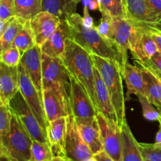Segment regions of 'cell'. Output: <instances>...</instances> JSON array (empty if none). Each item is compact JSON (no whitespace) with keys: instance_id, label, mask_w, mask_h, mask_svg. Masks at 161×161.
<instances>
[{"instance_id":"obj_15","label":"cell","mask_w":161,"mask_h":161,"mask_svg":"<svg viewBox=\"0 0 161 161\" xmlns=\"http://www.w3.org/2000/svg\"><path fill=\"white\" fill-rule=\"evenodd\" d=\"M72 39L70 25L67 19H61L51 36L41 47L42 53L53 58H61L65 49L66 40Z\"/></svg>"},{"instance_id":"obj_51","label":"cell","mask_w":161,"mask_h":161,"mask_svg":"<svg viewBox=\"0 0 161 161\" xmlns=\"http://www.w3.org/2000/svg\"><path fill=\"white\" fill-rule=\"evenodd\" d=\"M74 1L75 2V3H76V4H78L79 3H80V2H81V0H74Z\"/></svg>"},{"instance_id":"obj_29","label":"cell","mask_w":161,"mask_h":161,"mask_svg":"<svg viewBox=\"0 0 161 161\" xmlns=\"http://www.w3.org/2000/svg\"><path fill=\"white\" fill-rule=\"evenodd\" d=\"M36 44L34 34L30 25V20H28L23 28L17 34L13 45L20 50L22 55L25 51L34 47Z\"/></svg>"},{"instance_id":"obj_10","label":"cell","mask_w":161,"mask_h":161,"mask_svg":"<svg viewBox=\"0 0 161 161\" xmlns=\"http://www.w3.org/2000/svg\"><path fill=\"white\" fill-rule=\"evenodd\" d=\"M43 108L47 122L72 115L69 94L62 88L50 87L42 92Z\"/></svg>"},{"instance_id":"obj_52","label":"cell","mask_w":161,"mask_h":161,"mask_svg":"<svg viewBox=\"0 0 161 161\" xmlns=\"http://www.w3.org/2000/svg\"><path fill=\"white\" fill-rule=\"evenodd\" d=\"M145 161H149V160H145Z\"/></svg>"},{"instance_id":"obj_32","label":"cell","mask_w":161,"mask_h":161,"mask_svg":"<svg viewBox=\"0 0 161 161\" xmlns=\"http://www.w3.org/2000/svg\"><path fill=\"white\" fill-rule=\"evenodd\" d=\"M12 118L10 108L9 105L4 103L0 99V139L9 130Z\"/></svg>"},{"instance_id":"obj_45","label":"cell","mask_w":161,"mask_h":161,"mask_svg":"<svg viewBox=\"0 0 161 161\" xmlns=\"http://www.w3.org/2000/svg\"><path fill=\"white\" fill-rule=\"evenodd\" d=\"M0 161H11L6 157V154L3 152V150L1 149H0Z\"/></svg>"},{"instance_id":"obj_21","label":"cell","mask_w":161,"mask_h":161,"mask_svg":"<svg viewBox=\"0 0 161 161\" xmlns=\"http://www.w3.org/2000/svg\"><path fill=\"white\" fill-rule=\"evenodd\" d=\"M122 76L127 84V93L126 100H130L131 94H142L146 96L142 72L138 66H134L127 62L121 71Z\"/></svg>"},{"instance_id":"obj_50","label":"cell","mask_w":161,"mask_h":161,"mask_svg":"<svg viewBox=\"0 0 161 161\" xmlns=\"http://www.w3.org/2000/svg\"><path fill=\"white\" fill-rule=\"evenodd\" d=\"M157 109L159 110V112H160V115H161V106L157 107Z\"/></svg>"},{"instance_id":"obj_44","label":"cell","mask_w":161,"mask_h":161,"mask_svg":"<svg viewBox=\"0 0 161 161\" xmlns=\"http://www.w3.org/2000/svg\"><path fill=\"white\" fill-rule=\"evenodd\" d=\"M88 9H91V10H97V9H99V3L97 2V0H93L91 5L88 6Z\"/></svg>"},{"instance_id":"obj_11","label":"cell","mask_w":161,"mask_h":161,"mask_svg":"<svg viewBox=\"0 0 161 161\" xmlns=\"http://www.w3.org/2000/svg\"><path fill=\"white\" fill-rule=\"evenodd\" d=\"M102 135L104 151L115 161L122 160L121 128L117 123L108 120L101 113L96 114Z\"/></svg>"},{"instance_id":"obj_8","label":"cell","mask_w":161,"mask_h":161,"mask_svg":"<svg viewBox=\"0 0 161 161\" xmlns=\"http://www.w3.org/2000/svg\"><path fill=\"white\" fill-rule=\"evenodd\" d=\"M18 72L19 91L23 95L24 98L32 111L39 124H40L44 131L47 133L48 122L44 111L43 101L41 98L37 89L33 84L30 77L28 76L25 68L20 64H19L18 65Z\"/></svg>"},{"instance_id":"obj_36","label":"cell","mask_w":161,"mask_h":161,"mask_svg":"<svg viewBox=\"0 0 161 161\" xmlns=\"http://www.w3.org/2000/svg\"><path fill=\"white\" fill-rule=\"evenodd\" d=\"M112 22H113V18L108 16L102 15L99 25L96 26V29L102 37L113 42L112 40V28H113Z\"/></svg>"},{"instance_id":"obj_26","label":"cell","mask_w":161,"mask_h":161,"mask_svg":"<svg viewBox=\"0 0 161 161\" xmlns=\"http://www.w3.org/2000/svg\"><path fill=\"white\" fill-rule=\"evenodd\" d=\"M77 4L74 0H42V11L50 13L60 19H66L73 14Z\"/></svg>"},{"instance_id":"obj_34","label":"cell","mask_w":161,"mask_h":161,"mask_svg":"<svg viewBox=\"0 0 161 161\" xmlns=\"http://www.w3.org/2000/svg\"><path fill=\"white\" fill-rule=\"evenodd\" d=\"M139 148L145 160L149 161H161V148L157 147L154 144L139 143Z\"/></svg>"},{"instance_id":"obj_16","label":"cell","mask_w":161,"mask_h":161,"mask_svg":"<svg viewBox=\"0 0 161 161\" xmlns=\"http://www.w3.org/2000/svg\"><path fill=\"white\" fill-rule=\"evenodd\" d=\"M67 117H60L48 123L47 135L53 157H66L65 138Z\"/></svg>"},{"instance_id":"obj_25","label":"cell","mask_w":161,"mask_h":161,"mask_svg":"<svg viewBox=\"0 0 161 161\" xmlns=\"http://www.w3.org/2000/svg\"><path fill=\"white\" fill-rule=\"evenodd\" d=\"M27 21L28 20L16 16L6 20L5 28L0 37V58L5 50L12 47L17 34L23 28Z\"/></svg>"},{"instance_id":"obj_14","label":"cell","mask_w":161,"mask_h":161,"mask_svg":"<svg viewBox=\"0 0 161 161\" xmlns=\"http://www.w3.org/2000/svg\"><path fill=\"white\" fill-rule=\"evenodd\" d=\"M61 19L50 13L42 11L30 20L36 45L42 47L53 35Z\"/></svg>"},{"instance_id":"obj_5","label":"cell","mask_w":161,"mask_h":161,"mask_svg":"<svg viewBox=\"0 0 161 161\" xmlns=\"http://www.w3.org/2000/svg\"><path fill=\"white\" fill-rule=\"evenodd\" d=\"M42 90L62 88L70 93L71 75L61 58H53L42 53Z\"/></svg>"},{"instance_id":"obj_9","label":"cell","mask_w":161,"mask_h":161,"mask_svg":"<svg viewBox=\"0 0 161 161\" xmlns=\"http://www.w3.org/2000/svg\"><path fill=\"white\" fill-rule=\"evenodd\" d=\"M112 40L123 56L133 49L140 31V25L126 18H114L112 22Z\"/></svg>"},{"instance_id":"obj_41","label":"cell","mask_w":161,"mask_h":161,"mask_svg":"<svg viewBox=\"0 0 161 161\" xmlns=\"http://www.w3.org/2000/svg\"><path fill=\"white\" fill-rule=\"evenodd\" d=\"M94 157H95V159L97 161H115L105 151H102V152L95 154V155H94Z\"/></svg>"},{"instance_id":"obj_6","label":"cell","mask_w":161,"mask_h":161,"mask_svg":"<svg viewBox=\"0 0 161 161\" xmlns=\"http://www.w3.org/2000/svg\"><path fill=\"white\" fill-rule=\"evenodd\" d=\"M11 112L17 116L19 120L32 140L48 143L47 133L39 124L32 111L27 104L19 91L9 102Z\"/></svg>"},{"instance_id":"obj_47","label":"cell","mask_w":161,"mask_h":161,"mask_svg":"<svg viewBox=\"0 0 161 161\" xmlns=\"http://www.w3.org/2000/svg\"><path fill=\"white\" fill-rule=\"evenodd\" d=\"M6 23V21H4V20H3L0 19V37H1V35H2V33H3V29H4Z\"/></svg>"},{"instance_id":"obj_27","label":"cell","mask_w":161,"mask_h":161,"mask_svg":"<svg viewBox=\"0 0 161 161\" xmlns=\"http://www.w3.org/2000/svg\"><path fill=\"white\" fill-rule=\"evenodd\" d=\"M16 17L31 20L42 11V0H14Z\"/></svg>"},{"instance_id":"obj_35","label":"cell","mask_w":161,"mask_h":161,"mask_svg":"<svg viewBox=\"0 0 161 161\" xmlns=\"http://www.w3.org/2000/svg\"><path fill=\"white\" fill-rule=\"evenodd\" d=\"M135 64H138L146 68L149 71L155 74L157 77L161 79V53L157 52L155 55L143 63H138L135 61Z\"/></svg>"},{"instance_id":"obj_43","label":"cell","mask_w":161,"mask_h":161,"mask_svg":"<svg viewBox=\"0 0 161 161\" xmlns=\"http://www.w3.org/2000/svg\"><path fill=\"white\" fill-rule=\"evenodd\" d=\"M146 26L149 27V28H153V29L158 30V31H161V20H159L158 22L157 23H153V24H148V25H144Z\"/></svg>"},{"instance_id":"obj_20","label":"cell","mask_w":161,"mask_h":161,"mask_svg":"<svg viewBox=\"0 0 161 161\" xmlns=\"http://www.w3.org/2000/svg\"><path fill=\"white\" fill-rule=\"evenodd\" d=\"M80 135L93 155L104 151L100 127L97 118L87 122L77 124Z\"/></svg>"},{"instance_id":"obj_40","label":"cell","mask_w":161,"mask_h":161,"mask_svg":"<svg viewBox=\"0 0 161 161\" xmlns=\"http://www.w3.org/2000/svg\"><path fill=\"white\" fill-rule=\"evenodd\" d=\"M83 25L86 28H93L94 26V20L89 14L88 7H83V16L82 17Z\"/></svg>"},{"instance_id":"obj_4","label":"cell","mask_w":161,"mask_h":161,"mask_svg":"<svg viewBox=\"0 0 161 161\" xmlns=\"http://www.w3.org/2000/svg\"><path fill=\"white\" fill-rule=\"evenodd\" d=\"M10 127L0 139V149L11 161H31L32 139L14 113Z\"/></svg>"},{"instance_id":"obj_38","label":"cell","mask_w":161,"mask_h":161,"mask_svg":"<svg viewBox=\"0 0 161 161\" xmlns=\"http://www.w3.org/2000/svg\"><path fill=\"white\" fill-rule=\"evenodd\" d=\"M156 23L161 20V0H146Z\"/></svg>"},{"instance_id":"obj_49","label":"cell","mask_w":161,"mask_h":161,"mask_svg":"<svg viewBox=\"0 0 161 161\" xmlns=\"http://www.w3.org/2000/svg\"><path fill=\"white\" fill-rule=\"evenodd\" d=\"M83 161H97V160H96V159H95V157H94V156H93V157H90V158L86 159V160H83Z\"/></svg>"},{"instance_id":"obj_37","label":"cell","mask_w":161,"mask_h":161,"mask_svg":"<svg viewBox=\"0 0 161 161\" xmlns=\"http://www.w3.org/2000/svg\"><path fill=\"white\" fill-rule=\"evenodd\" d=\"M14 16V0H0V19L6 21Z\"/></svg>"},{"instance_id":"obj_18","label":"cell","mask_w":161,"mask_h":161,"mask_svg":"<svg viewBox=\"0 0 161 161\" xmlns=\"http://www.w3.org/2000/svg\"><path fill=\"white\" fill-rule=\"evenodd\" d=\"M94 89L97 102V108L99 113H102L108 120L117 123L118 119L116 111L114 109L111 97H110L106 86L100 75V72L94 66Z\"/></svg>"},{"instance_id":"obj_42","label":"cell","mask_w":161,"mask_h":161,"mask_svg":"<svg viewBox=\"0 0 161 161\" xmlns=\"http://www.w3.org/2000/svg\"><path fill=\"white\" fill-rule=\"evenodd\" d=\"M154 146H157V147L161 148V124H160V128H159L158 132H157V135H156Z\"/></svg>"},{"instance_id":"obj_13","label":"cell","mask_w":161,"mask_h":161,"mask_svg":"<svg viewBox=\"0 0 161 161\" xmlns=\"http://www.w3.org/2000/svg\"><path fill=\"white\" fill-rule=\"evenodd\" d=\"M20 64L25 68L42 99V50L41 47L35 45L21 55Z\"/></svg>"},{"instance_id":"obj_17","label":"cell","mask_w":161,"mask_h":161,"mask_svg":"<svg viewBox=\"0 0 161 161\" xmlns=\"http://www.w3.org/2000/svg\"><path fill=\"white\" fill-rule=\"evenodd\" d=\"M18 91V66H8L0 61V99L9 105Z\"/></svg>"},{"instance_id":"obj_39","label":"cell","mask_w":161,"mask_h":161,"mask_svg":"<svg viewBox=\"0 0 161 161\" xmlns=\"http://www.w3.org/2000/svg\"><path fill=\"white\" fill-rule=\"evenodd\" d=\"M140 25H142V24H140ZM142 25L146 28V29L148 30V31H149V32L150 33V35L152 36L153 39H154L156 44H157V48H158V51L161 53V31H158V30L153 29V28H149V27L146 26V25Z\"/></svg>"},{"instance_id":"obj_7","label":"cell","mask_w":161,"mask_h":161,"mask_svg":"<svg viewBox=\"0 0 161 161\" xmlns=\"http://www.w3.org/2000/svg\"><path fill=\"white\" fill-rule=\"evenodd\" d=\"M69 102L72 114L77 124L92 120L96 117V114L99 113L84 87L72 75L71 78Z\"/></svg>"},{"instance_id":"obj_3","label":"cell","mask_w":161,"mask_h":161,"mask_svg":"<svg viewBox=\"0 0 161 161\" xmlns=\"http://www.w3.org/2000/svg\"><path fill=\"white\" fill-rule=\"evenodd\" d=\"M94 66L97 68L108 91L112 103L116 111L118 125L122 127L126 119L125 96L122 82L120 68L114 61L102 58L96 54H91Z\"/></svg>"},{"instance_id":"obj_24","label":"cell","mask_w":161,"mask_h":161,"mask_svg":"<svg viewBox=\"0 0 161 161\" xmlns=\"http://www.w3.org/2000/svg\"><path fill=\"white\" fill-rule=\"evenodd\" d=\"M141 69L147 98L157 107L161 106V80L146 68L136 64Z\"/></svg>"},{"instance_id":"obj_48","label":"cell","mask_w":161,"mask_h":161,"mask_svg":"<svg viewBox=\"0 0 161 161\" xmlns=\"http://www.w3.org/2000/svg\"><path fill=\"white\" fill-rule=\"evenodd\" d=\"M93 0H81V3L83 4V7H88V6L91 5V3H92Z\"/></svg>"},{"instance_id":"obj_33","label":"cell","mask_w":161,"mask_h":161,"mask_svg":"<svg viewBox=\"0 0 161 161\" xmlns=\"http://www.w3.org/2000/svg\"><path fill=\"white\" fill-rule=\"evenodd\" d=\"M20 58H21V53L20 50L13 45L3 52L0 58V61L4 63L6 65L14 67V66H18L20 62Z\"/></svg>"},{"instance_id":"obj_28","label":"cell","mask_w":161,"mask_h":161,"mask_svg":"<svg viewBox=\"0 0 161 161\" xmlns=\"http://www.w3.org/2000/svg\"><path fill=\"white\" fill-rule=\"evenodd\" d=\"M97 2L102 15L108 16L113 19H127L125 0H97Z\"/></svg>"},{"instance_id":"obj_53","label":"cell","mask_w":161,"mask_h":161,"mask_svg":"<svg viewBox=\"0 0 161 161\" xmlns=\"http://www.w3.org/2000/svg\"><path fill=\"white\" fill-rule=\"evenodd\" d=\"M160 80H161V79H160Z\"/></svg>"},{"instance_id":"obj_46","label":"cell","mask_w":161,"mask_h":161,"mask_svg":"<svg viewBox=\"0 0 161 161\" xmlns=\"http://www.w3.org/2000/svg\"><path fill=\"white\" fill-rule=\"evenodd\" d=\"M53 161H72L67 157H53Z\"/></svg>"},{"instance_id":"obj_23","label":"cell","mask_w":161,"mask_h":161,"mask_svg":"<svg viewBox=\"0 0 161 161\" xmlns=\"http://www.w3.org/2000/svg\"><path fill=\"white\" fill-rule=\"evenodd\" d=\"M127 19L137 24L156 23L146 0H125Z\"/></svg>"},{"instance_id":"obj_19","label":"cell","mask_w":161,"mask_h":161,"mask_svg":"<svg viewBox=\"0 0 161 161\" xmlns=\"http://www.w3.org/2000/svg\"><path fill=\"white\" fill-rule=\"evenodd\" d=\"M138 25L141 27L139 34L130 52L135 61L143 63L155 55L158 52V48L149 31L142 25Z\"/></svg>"},{"instance_id":"obj_1","label":"cell","mask_w":161,"mask_h":161,"mask_svg":"<svg viewBox=\"0 0 161 161\" xmlns=\"http://www.w3.org/2000/svg\"><path fill=\"white\" fill-rule=\"evenodd\" d=\"M66 19L70 25L72 39L76 43L91 54H96L114 61L119 66L120 71L123 70L127 59L123 56L113 42L99 34L96 26L93 28L85 27L83 25L82 17L75 12L68 16Z\"/></svg>"},{"instance_id":"obj_31","label":"cell","mask_w":161,"mask_h":161,"mask_svg":"<svg viewBox=\"0 0 161 161\" xmlns=\"http://www.w3.org/2000/svg\"><path fill=\"white\" fill-rule=\"evenodd\" d=\"M140 104L142 108V114L146 119L149 121H161V115L158 109L155 108L153 104L147 98V97L142 94H137Z\"/></svg>"},{"instance_id":"obj_12","label":"cell","mask_w":161,"mask_h":161,"mask_svg":"<svg viewBox=\"0 0 161 161\" xmlns=\"http://www.w3.org/2000/svg\"><path fill=\"white\" fill-rule=\"evenodd\" d=\"M64 148L66 157L72 161H83L94 156L83 141L72 114L67 116V132Z\"/></svg>"},{"instance_id":"obj_30","label":"cell","mask_w":161,"mask_h":161,"mask_svg":"<svg viewBox=\"0 0 161 161\" xmlns=\"http://www.w3.org/2000/svg\"><path fill=\"white\" fill-rule=\"evenodd\" d=\"M31 161H53V156L49 143L32 140Z\"/></svg>"},{"instance_id":"obj_2","label":"cell","mask_w":161,"mask_h":161,"mask_svg":"<svg viewBox=\"0 0 161 161\" xmlns=\"http://www.w3.org/2000/svg\"><path fill=\"white\" fill-rule=\"evenodd\" d=\"M61 59L71 75L84 87L98 111L94 89V63L91 53L72 39H69Z\"/></svg>"},{"instance_id":"obj_22","label":"cell","mask_w":161,"mask_h":161,"mask_svg":"<svg viewBox=\"0 0 161 161\" xmlns=\"http://www.w3.org/2000/svg\"><path fill=\"white\" fill-rule=\"evenodd\" d=\"M120 128L122 138V160L145 161L138 141L135 139L127 121Z\"/></svg>"}]
</instances>
